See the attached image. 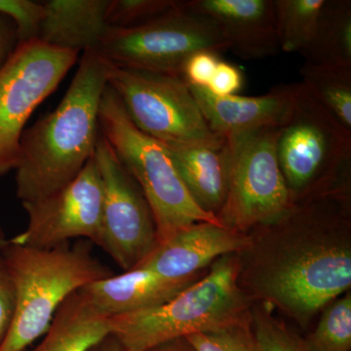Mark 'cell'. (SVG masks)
I'll use <instances>...</instances> for the list:
<instances>
[{"mask_svg":"<svg viewBox=\"0 0 351 351\" xmlns=\"http://www.w3.org/2000/svg\"><path fill=\"white\" fill-rule=\"evenodd\" d=\"M350 191H339L295 203L280 219L249 232L237 254L245 294L306 329L350 291Z\"/></svg>","mask_w":351,"mask_h":351,"instance_id":"cell-1","label":"cell"},{"mask_svg":"<svg viewBox=\"0 0 351 351\" xmlns=\"http://www.w3.org/2000/svg\"><path fill=\"white\" fill-rule=\"evenodd\" d=\"M110 66L97 51L83 52L58 107L25 129L15 169L16 195L22 204L64 188L93 158Z\"/></svg>","mask_w":351,"mask_h":351,"instance_id":"cell-2","label":"cell"},{"mask_svg":"<svg viewBox=\"0 0 351 351\" xmlns=\"http://www.w3.org/2000/svg\"><path fill=\"white\" fill-rule=\"evenodd\" d=\"M91 242L36 248L8 240L1 250L15 292L12 326L0 351H24L43 336L58 309L73 293L113 276L95 257Z\"/></svg>","mask_w":351,"mask_h":351,"instance_id":"cell-3","label":"cell"},{"mask_svg":"<svg viewBox=\"0 0 351 351\" xmlns=\"http://www.w3.org/2000/svg\"><path fill=\"white\" fill-rule=\"evenodd\" d=\"M237 254L212 263L205 276L160 306L110 316V335L125 351L218 331L251 319L254 302L239 283Z\"/></svg>","mask_w":351,"mask_h":351,"instance_id":"cell-4","label":"cell"},{"mask_svg":"<svg viewBox=\"0 0 351 351\" xmlns=\"http://www.w3.org/2000/svg\"><path fill=\"white\" fill-rule=\"evenodd\" d=\"M99 126L101 136L144 193L156 221L158 244L193 223H219L189 195L168 147L134 125L108 85L101 98Z\"/></svg>","mask_w":351,"mask_h":351,"instance_id":"cell-5","label":"cell"},{"mask_svg":"<svg viewBox=\"0 0 351 351\" xmlns=\"http://www.w3.org/2000/svg\"><path fill=\"white\" fill-rule=\"evenodd\" d=\"M277 157L294 203L350 191L351 133L301 82L280 126Z\"/></svg>","mask_w":351,"mask_h":351,"instance_id":"cell-6","label":"cell"},{"mask_svg":"<svg viewBox=\"0 0 351 351\" xmlns=\"http://www.w3.org/2000/svg\"><path fill=\"white\" fill-rule=\"evenodd\" d=\"M280 126L226 138L228 193L217 218L228 230L248 234L280 219L295 204L277 157Z\"/></svg>","mask_w":351,"mask_h":351,"instance_id":"cell-7","label":"cell"},{"mask_svg":"<svg viewBox=\"0 0 351 351\" xmlns=\"http://www.w3.org/2000/svg\"><path fill=\"white\" fill-rule=\"evenodd\" d=\"M108 85L138 130L165 145H223L181 77L110 64Z\"/></svg>","mask_w":351,"mask_h":351,"instance_id":"cell-8","label":"cell"},{"mask_svg":"<svg viewBox=\"0 0 351 351\" xmlns=\"http://www.w3.org/2000/svg\"><path fill=\"white\" fill-rule=\"evenodd\" d=\"M201 50L221 54L228 46L211 21L179 1L169 12L145 24L108 27L97 52L120 68L181 77L186 60Z\"/></svg>","mask_w":351,"mask_h":351,"instance_id":"cell-9","label":"cell"},{"mask_svg":"<svg viewBox=\"0 0 351 351\" xmlns=\"http://www.w3.org/2000/svg\"><path fill=\"white\" fill-rule=\"evenodd\" d=\"M78 58L80 53L51 47L36 39L19 43L0 69V177L15 171L25 124L56 91Z\"/></svg>","mask_w":351,"mask_h":351,"instance_id":"cell-10","label":"cell"},{"mask_svg":"<svg viewBox=\"0 0 351 351\" xmlns=\"http://www.w3.org/2000/svg\"><path fill=\"white\" fill-rule=\"evenodd\" d=\"M94 160L104 195L99 247L124 271L135 269L158 245L151 207L101 134Z\"/></svg>","mask_w":351,"mask_h":351,"instance_id":"cell-11","label":"cell"},{"mask_svg":"<svg viewBox=\"0 0 351 351\" xmlns=\"http://www.w3.org/2000/svg\"><path fill=\"white\" fill-rule=\"evenodd\" d=\"M103 198V184L93 156L64 188L41 199L23 203L27 226L10 240L36 248H52L71 240H88L99 246Z\"/></svg>","mask_w":351,"mask_h":351,"instance_id":"cell-12","label":"cell"},{"mask_svg":"<svg viewBox=\"0 0 351 351\" xmlns=\"http://www.w3.org/2000/svg\"><path fill=\"white\" fill-rule=\"evenodd\" d=\"M189 10L211 21L228 50L243 60H263L280 52L274 0H189Z\"/></svg>","mask_w":351,"mask_h":351,"instance_id":"cell-13","label":"cell"},{"mask_svg":"<svg viewBox=\"0 0 351 351\" xmlns=\"http://www.w3.org/2000/svg\"><path fill=\"white\" fill-rule=\"evenodd\" d=\"M248 243V234L233 232L219 223L202 221L157 245L137 267L151 269L169 279L199 276L206 274L218 258L239 254Z\"/></svg>","mask_w":351,"mask_h":351,"instance_id":"cell-14","label":"cell"},{"mask_svg":"<svg viewBox=\"0 0 351 351\" xmlns=\"http://www.w3.org/2000/svg\"><path fill=\"white\" fill-rule=\"evenodd\" d=\"M297 87L298 83L277 85L267 94L253 97H217L205 88L189 86V89L210 129L226 140L265 127L282 125Z\"/></svg>","mask_w":351,"mask_h":351,"instance_id":"cell-15","label":"cell"},{"mask_svg":"<svg viewBox=\"0 0 351 351\" xmlns=\"http://www.w3.org/2000/svg\"><path fill=\"white\" fill-rule=\"evenodd\" d=\"M203 276L205 274L186 279H169L151 269L136 267L90 284L80 291L98 311L110 317L160 306Z\"/></svg>","mask_w":351,"mask_h":351,"instance_id":"cell-16","label":"cell"},{"mask_svg":"<svg viewBox=\"0 0 351 351\" xmlns=\"http://www.w3.org/2000/svg\"><path fill=\"white\" fill-rule=\"evenodd\" d=\"M110 0H47L38 40L61 50H98L108 29Z\"/></svg>","mask_w":351,"mask_h":351,"instance_id":"cell-17","label":"cell"},{"mask_svg":"<svg viewBox=\"0 0 351 351\" xmlns=\"http://www.w3.org/2000/svg\"><path fill=\"white\" fill-rule=\"evenodd\" d=\"M182 182L196 204L218 216L228 193V149L223 145H166ZM218 219V218H217Z\"/></svg>","mask_w":351,"mask_h":351,"instance_id":"cell-18","label":"cell"},{"mask_svg":"<svg viewBox=\"0 0 351 351\" xmlns=\"http://www.w3.org/2000/svg\"><path fill=\"white\" fill-rule=\"evenodd\" d=\"M110 335V317L80 290L61 304L38 345L24 351H90Z\"/></svg>","mask_w":351,"mask_h":351,"instance_id":"cell-19","label":"cell"},{"mask_svg":"<svg viewBox=\"0 0 351 351\" xmlns=\"http://www.w3.org/2000/svg\"><path fill=\"white\" fill-rule=\"evenodd\" d=\"M301 55L307 66L351 68L350 0H325L313 38Z\"/></svg>","mask_w":351,"mask_h":351,"instance_id":"cell-20","label":"cell"},{"mask_svg":"<svg viewBox=\"0 0 351 351\" xmlns=\"http://www.w3.org/2000/svg\"><path fill=\"white\" fill-rule=\"evenodd\" d=\"M302 85L313 100L351 133V68L304 64Z\"/></svg>","mask_w":351,"mask_h":351,"instance_id":"cell-21","label":"cell"},{"mask_svg":"<svg viewBox=\"0 0 351 351\" xmlns=\"http://www.w3.org/2000/svg\"><path fill=\"white\" fill-rule=\"evenodd\" d=\"M280 51L299 53L313 38L325 0H274Z\"/></svg>","mask_w":351,"mask_h":351,"instance_id":"cell-22","label":"cell"},{"mask_svg":"<svg viewBox=\"0 0 351 351\" xmlns=\"http://www.w3.org/2000/svg\"><path fill=\"white\" fill-rule=\"evenodd\" d=\"M320 313L315 329L304 339L307 350L350 351V291L330 302Z\"/></svg>","mask_w":351,"mask_h":351,"instance_id":"cell-23","label":"cell"},{"mask_svg":"<svg viewBox=\"0 0 351 351\" xmlns=\"http://www.w3.org/2000/svg\"><path fill=\"white\" fill-rule=\"evenodd\" d=\"M251 327L260 351H308L304 339L277 318L267 304L254 302Z\"/></svg>","mask_w":351,"mask_h":351,"instance_id":"cell-24","label":"cell"},{"mask_svg":"<svg viewBox=\"0 0 351 351\" xmlns=\"http://www.w3.org/2000/svg\"><path fill=\"white\" fill-rule=\"evenodd\" d=\"M178 4V0H110L107 23L110 27H136L169 12Z\"/></svg>","mask_w":351,"mask_h":351,"instance_id":"cell-25","label":"cell"},{"mask_svg":"<svg viewBox=\"0 0 351 351\" xmlns=\"http://www.w3.org/2000/svg\"><path fill=\"white\" fill-rule=\"evenodd\" d=\"M195 351H260L251 319L234 326L225 328L186 338Z\"/></svg>","mask_w":351,"mask_h":351,"instance_id":"cell-26","label":"cell"},{"mask_svg":"<svg viewBox=\"0 0 351 351\" xmlns=\"http://www.w3.org/2000/svg\"><path fill=\"white\" fill-rule=\"evenodd\" d=\"M0 13L13 23L19 43L38 39L44 16L43 2L0 0Z\"/></svg>","mask_w":351,"mask_h":351,"instance_id":"cell-27","label":"cell"},{"mask_svg":"<svg viewBox=\"0 0 351 351\" xmlns=\"http://www.w3.org/2000/svg\"><path fill=\"white\" fill-rule=\"evenodd\" d=\"M219 61V53L214 51L201 50L193 53L182 66V80L189 86L206 88Z\"/></svg>","mask_w":351,"mask_h":351,"instance_id":"cell-28","label":"cell"},{"mask_svg":"<svg viewBox=\"0 0 351 351\" xmlns=\"http://www.w3.org/2000/svg\"><path fill=\"white\" fill-rule=\"evenodd\" d=\"M243 84V71L235 64L221 60L205 89L214 96L228 97L239 95Z\"/></svg>","mask_w":351,"mask_h":351,"instance_id":"cell-29","label":"cell"},{"mask_svg":"<svg viewBox=\"0 0 351 351\" xmlns=\"http://www.w3.org/2000/svg\"><path fill=\"white\" fill-rule=\"evenodd\" d=\"M16 299L12 281L0 251V346L5 341L15 316Z\"/></svg>","mask_w":351,"mask_h":351,"instance_id":"cell-30","label":"cell"},{"mask_svg":"<svg viewBox=\"0 0 351 351\" xmlns=\"http://www.w3.org/2000/svg\"><path fill=\"white\" fill-rule=\"evenodd\" d=\"M19 45L16 29L10 19L0 13V69Z\"/></svg>","mask_w":351,"mask_h":351,"instance_id":"cell-31","label":"cell"},{"mask_svg":"<svg viewBox=\"0 0 351 351\" xmlns=\"http://www.w3.org/2000/svg\"><path fill=\"white\" fill-rule=\"evenodd\" d=\"M145 351H195L186 339H178Z\"/></svg>","mask_w":351,"mask_h":351,"instance_id":"cell-32","label":"cell"},{"mask_svg":"<svg viewBox=\"0 0 351 351\" xmlns=\"http://www.w3.org/2000/svg\"><path fill=\"white\" fill-rule=\"evenodd\" d=\"M90 351H125L119 341L112 337V335L104 339L101 343L95 346Z\"/></svg>","mask_w":351,"mask_h":351,"instance_id":"cell-33","label":"cell"},{"mask_svg":"<svg viewBox=\"0 0 351 351\" xmlns=\"http://www.w3.org/2000/svg\"><path fill=\"white\" fill-rule=\"evenodd\" d=\"M9 239H7L5 232H4L3 226L0 223V251L3 249Z\"/></svg>","mask_w":351,"mask_h":351,"instance_id":"cell-34","label":"cell"}]
</instances>
